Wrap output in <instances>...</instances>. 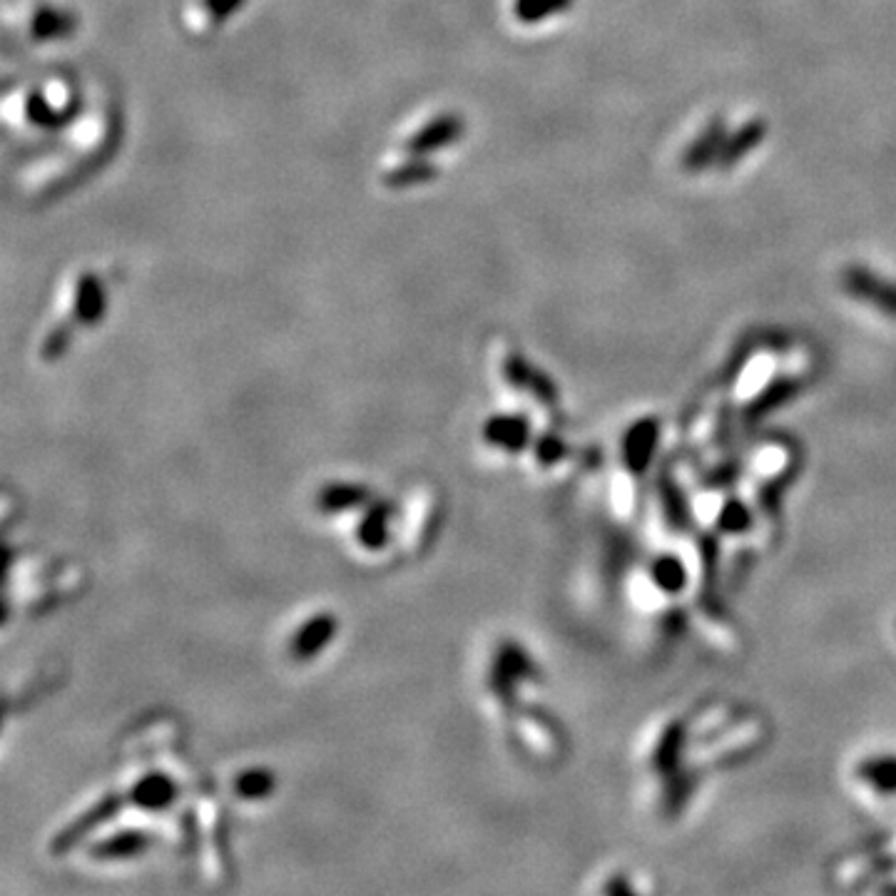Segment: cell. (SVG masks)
<instances>
[{
  "instance_id": "obj_9",
  "label": "cell",
  "mask_w": 896,
  "mask_h": 896,
  "mask_svg": "<svg viewBox=\"0 0 896 896\" xmlns=\"http://www.w3.org/2000/svg\"><path fill=\"white\" fill-rule=\"evenodd\" d=\"M366 496H368V491L364 486L334 483V486H326L324 491L319 493L316 503L324 513H338V511H348V508L364 503Z\"/></svg>"
},
{
  "instance_id": "obj_16",
  "label": "cell",
  "mask_w": 896,
  "mask_h": 896,
  "mask_svg": "<svg viewBox=\"0 0 896 896\" xmlns=\"http://www.w3.org/2000/svg\"><path fill=\"white\" fill-rule=\"evenodd\" d=\"M567 6H571V0H518V15H521L525 23H533L535 18L561 13Z\"/></svg>"
},
{
  "instance_id": "obj_17",
  "label": "cell",
  "mask_w": 896,
  "mask_h": 896,
  "mask_svg": "<svg viewBox=\"0 0 896 896\" xmlns=\"http://www.w3.org/2000/svg\"><path fill=\"white\" fill-rule=\"evenodd\" d=\"M431 175H434V169L424 165V159H416L411 167H398V169H394V173H388L386 179H388V185H394V187H406V185L426 183Z\"/></svg>"
},
{
  "instance_id": "obj_10",
  "label": "cell",
  "mask_w": 896,
  "mask_h": 896,
  "mask_svg": "<svg viewBox=\"0 0 896 896\" xmlns=\"http://www.w3.org/2000/svg\"><path fill=\"white\" fill-rule=\"evenodd\" d=\"M725 129L720 123H712L710 127L705 129L702 137L697 139V143L687 149L685 155V165L690 169H702L710 163H715L717 155H720V147L725 143Z\"/></svg>"
},
{
  "instance_id": "obj_7",
  "label": "cell",
  "mask_w": 896,
  "mask_h": 896,
  "mask_svg": "<svg viewBox=\"0 0 896 896\" xmlns=\"http://www.w3.org/2000/svg\"><path fill=\"white\" fill-rule=\"evenodd\" d=\"M394 508L378 501L368 508L362 523L356 528V541L362 543L366 551H382L388 543V521H392Z\"/></svg>"
},
{
  "instance_id": "obj_2",
  "label": "cell",
  "mask_w": 896,
  "mask_h": 896,
  "mask_svg": "<svg viewBox=\"0 0 896 896\" xmlns=\"http://www.w3.org/2000/svg\"><path fill=\"white\" fill-rule=\"evenodd\" d=\"M336 631L338 621L332 613L314 615L312 621L299 627L296 635L292 637V645H289V653H292L294 660H312L316 653H322L332 643Z\"/></svg>"
},
{
  "instance_id": "obj_22",
  "label": "cell",
  "mask_w": 896,
  "mask_h": 896,
  "mask_svg": "<svg viewBox=\"0 0 896 896\" xmlns=\"http://www.w3.org/2000/svg\"><path fill=\"white\" fill-rule=\"evenodd\" d=\"M535 454H538V458H541L543 463H553V461H558V458L563 456V444L558 441V438H553V436H545V438H541V441H538Z\"/></svg>"
},
{
  "instance_id": "obj_20",
  "label": "cell",
  "mask_w": 896,
  "mask_h": 896,
  "mask_svg": "<svg viewBox=\"0 0 896 896\" xmlns=\"http://www.w3.org/2000/svg\"><path fill=\"white\" fill-rule=\"evenodd\" d=\"M720 523L725 531H742V528H747V523H750V513H747L740 503H732L722 511Z\"/></svg>"
},
{
  "instance_id": "obj_5",
  "label": "cell",
  "mask_w": 896,
  "mask_h": 896,
  "mask_svg": "<svg viewBox=\"0 0 896 896\" xmlns=\"http://www.w3.org/2000/svg\"><path fill=\"white\" fill-rule=\"evenodd\" d=\"M528 434H531V426H528L525 416H493L483 428L488 444L511 454L525 448Z\"/></svg>"
},
{
  "instance_id": "obj_14",
  "label": "cell",
  "mask_w": 896,
  "mask_h": 896,
  "mask_svg": "<svg viewBox=\"0 0 896 896\" xmlns=\"http://www.w3.org/2000/svg\"><path fill=\"white\" fill-rule=\"evenodd\" d=\"M762 137H764V125H762V123L747 125V127L742 129L740 137L727 139L725 147H722V155H720V159H722L720 165H732V163H737V157H742L744 153H750L752 147L760 145Z\"/></svg>"
},
{
  "instance_id": "obj_18",
  "label": "cell",
  "mask_w": 896,
  "mask_h": 896,
  "mask_svg": "<svg viewBox=\"0 0 896 896\" xmlns=\"http://www.w3.org/2000/svg\"><path fill=\"white\" fill-rule=\"evenodd\" d=\"M655 583H660L665 591H677V587H683V583H685L683 565L673 561V558H663V561H657Z\"/></svg>"
},
{
  "instance_id": "obj_23",
  "label": "cell",
  "mask_w": 896,
  "mask_h": 896,
  "mask_svg": "<svg viewBox=\"0 0 896 896\" xmlns=\"http://www.w3.org/2000/svg\"><path fill=\"white\" fill-rule=\"evenodd\" d=\"M239 6H242V0H205V3H202L205 13H209L212 18H219V20L232 13V10H237Z\"/></svg>"
},
{
  "instance_id": "obj_21",
  "label": "cell",
  "mask_w": 896,
  "mask_h": 896,
  "mask_svg": "<svg viewBox=\"0 0 896 896\" xmlns=\"http://www.w3.org/2000/svg\"><path fill=\"white\" fill-rule=\"evenodd\" d=\"M794 384H777V386H772L770 392H767L764 396H762V402L754 406V411L760 414V411H770V408H774L777 404H782V398L784 396H790L792 392H794Z\"/></svg>"
},
{
  "instance_id": "obj_15",
  "label": "cell",
  "mask_w": 896,
  "mask_h": 896,
  "mask_svg": "<svg viewBox=\"0 0 896 896\" xmlns=\"http://www.w3.org/2000/svg\"><path fill=\"white\" fill-rule=\"evenodd\" d=\"M859 774L874 790L896 792V760H869L859 767Z\"/></svg>"
},
{
  "instance_id": "obj_8",
  "label": "cell",
  "mask_w": 896,
  "mask_h": 896,
  "mask_svg": "<svg viewBox=\"0 0 896 896\" xmlns=\"http://www.w3.org/2000/svg\"><path fill=\"white\" fill-rule=\"evenodd\" d=\"M103 309H105L103 284H97L95 277H85L83 282L77 284V302L73 319L80 324H93L97 322V316L103 314Z\"/></svg>"
},
{
  "instance_id": "obj_19",
  "label": "cell",
  "mask_w": 896,
  "mask_h": 896,
  "mask_svg": "<svg viewBox=\"0 0 896 896\" xmlns=\"http://www.w3.org/2000/svg\"><path fill=\"white\" fill-rule=\"evenodd\" d=\"M67 28V18L53 13V10H45V13H40L35 18V35L38 38H50V35H58L63 33Z\"/></svg>"
},
{
  "instance_id": "obj_3",
  "label": "cell",
  "mask_w": 896,
  "mask_h": 896,
  "mask_svg": "<svg viewBox=\"0 0 896 896\" xmlns=\"http://www.w3.org/2000/svg\"><path fill=\"white\" fill-rule=\"evenodd\" d=\"M119 806H123V796H117V794H110L107 800L97 802V804L93 806V810H87L83 816H80L77 822L65 826V830L55 836L53 850H55V852L70 850V846H73L77 840H83V836H85L87 832H93L95 826L107 822L110 816H115Z\"/></svg>"
},
{
  "instance_id": "obj_13",
  "label": "cell",
  "mask_w": 896,
  "mask_h": 896,
  "mask_svg": "<svg viewBox=\"0 0 896 896\" xmlns=\"http://www.w3.org/2000/svg\"><path fill=\"white\" fill-rule=\"evenodd\" d=\"M147 844H149L147 834H143V832H123V834L110 836V840L103 842V844H97L93 850V854H100L103 859H123V856H133L137 852H143Z\"/></svg>"
},
{
  "instance_id": "obj_4",
  "label": "cell",
  "mask_w": 896,
  "mask_h": 896,
  "mask_svg": "<svg viewBox=\"0 0 896 896\" xmlns=\"http://www.w3.org/2000/svg\"><path fill=\"white\" fill-rule=\"evenodd\" d=\"M127 796H129V802L139 806V810L159 812V810H167V806L175 802L177 786L167 774L153 772V774H145L143 780H137Z\"/></svg>"
},
{
  "instance_id": "obj_12",
  "label": "cell",
  "mask_w": 896,
  "mask_h": 896,
  "mask_svg": "<svg viewBox=\"0 0 896 896\" xmlns=\"http://www.w3.org/2000/svg\"><path fill=\"white\" fill-rule=\"evenodd\" d=\"M655 436H657V428L653 421L637 424L631 431V436H627L625 456H627V461H631V466L637 468V471H640V468H645L647 461H650V454L655 448Z\"/></svg>"
},
{
  "instance_id": "obj_11",
  "label": "cell",
  "mask_w": 896,
  "mask_h": 896,
  "mask_svg": "<svg viewBox=\"0 0 896 896\" xmlns=\"http://www.w3.org/2000/svg\"><path fill=\"white\" fill-rule=\"evenodd\" d=\"M274 772L267 770V767H249V770L239 772L235 780V792L242 800H264L274 792Z\"/></svg>"
},
{
  "instance_id": "obj_1",
  "label": "cell",
  "mask_w": 896,
  "mask_h": 896,
  "mask_svg": "<svg viewBox=\"0 0 896 896\" xmlns=\"http://www.w3.org/2000/svg\"><path fill=\"white\" fill-rule=\"evenodd\" d=\"M844 289L862 302L879 306L882 312L896 316V284L884 282L882 277H874L862 267H850L844 272Z\"/></svg>"
},
{
  "instance_id": "obj_6",
  "label": "cell",
  "mask_w": 896,
  "mask_h": 896,
  "mask_svg": "<svg viewBox=\"0 0 896 896\" xmlns=\"http://www.w3.org/2000/svg\"><path fill=\"white\" fill-rule=\"evenodd\" d=\"M456 135H461V119L446 115L434 119L431 125H426L424 129H418L416 135L408 137L404 149L411 155H424L431 153L436 147H444L446 143H451Z\"/></svg>"
}]
</instances>
